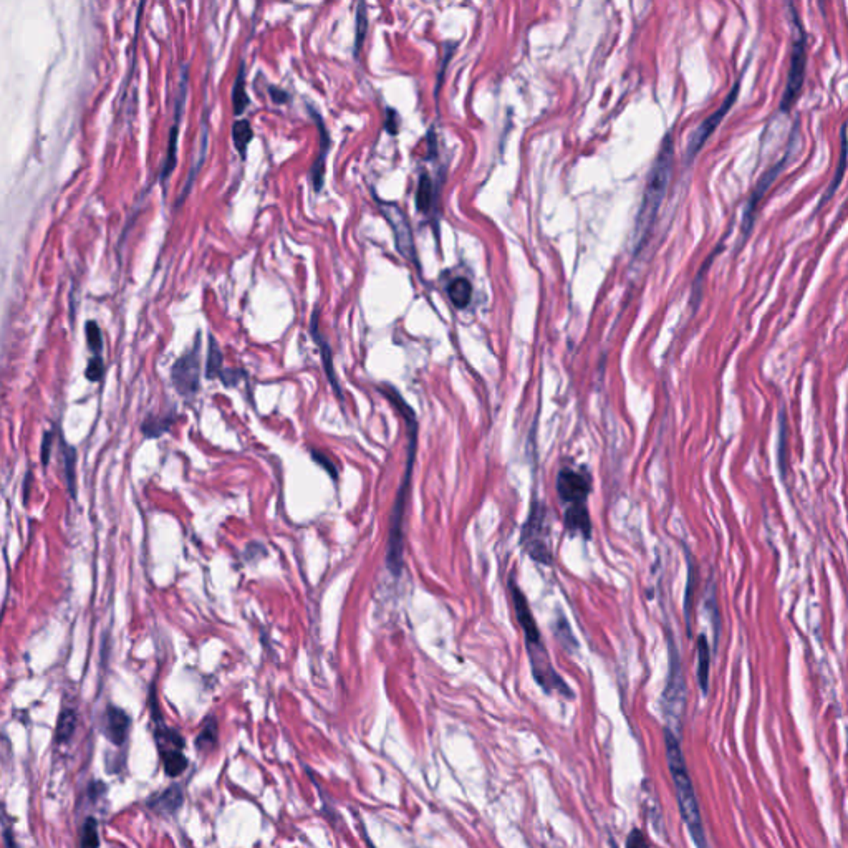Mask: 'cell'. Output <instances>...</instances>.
<instances>
[{
  "mask_svg": "<svg viewBox=\"0 0 848 848\" xmlns=\"http://www.w3.org/2000/svg\"><path fill=\"white\" fill-rule=\"evenodd\" d=\"M787 160H789V153H785V156L782 158L780 161H777L776 165L771 167V169H767L766 174H764L762 178L759 179V183L756 184V189H754V193L751 194V198H749V201H747V204H745V209H744V216H743V237L744 239L749 236V232L752 231L759 204H761L762 198L766 195V193L772 186V183L777 179V176L780 174V171L784 169V166L787 165Z\"/></svg>",
  "mask_w": 848,
  "mask_h": 848,
  "instance_id": "cell-12",
  "label": "cell"
},
{
  "mask_svg": "<svg viewBox=\"0 0 848 848\" xmlns=\"http://www.w3.org/2000/svg\"><path fill=\"white\" fill-rule=\"evenodd\" d=\"M80 848H100L98 822L93 817H88L85 822H83L80 832Z\"/></svg>",
  "mask_w": 848,
  "mask_h": 848,
  "instance_id": "cell-31",
  "label": "cell"
},
{
  "mask_svg": "<svg viewBox=\"0 0 848 848\" xmlns=\"http://www.w3.org/2000/svg\"><path fill=\"white\" fill-rule=\"evenodd\" d=\"M694 584H696V568H694V562H691L688 565V585H686V595H684V619H686V631L689 636L693 635L691 610H693Z\"/></svg>",
  "mask_w": 848,
  "mask_h": 848,
  "instance_id": "cell-27",
  "label": "cell"
},
{
  "mask_svg": "<svg viewBox=\"0 0 848 848\" xmlns=\"http://www.w3.org/2000/svg\"><path fill=\"white\" fill-rule=\"evenodd\" d=\"M86 337H88V345H90L91 350L100 352L101 350V333H100V328H98V325L95 323V321H88Z\"/></svg>",
  "mask_w": 848,
  "mask_h": 848,
  "instance_id": "cell-38",
  "label": "cell"
},
{
  "mask_svg": "<svg viewBox=\"0 0 848 848\" xmlns=\"http://www.w3.org/2000/svg\"><path fill=\"white\" fill-rule=\"evenodd\" d=\"M627 848H650L646 837L640 830H631L627 838Z\"/></svg>",
  "mask_w": 848,
  "mask_h": 848,
  "instance_id": "cell-42",
  "label": "cell"
},
{
  "mask_svg": "<svg viewBox=\"0 0 848 848\" xmlns=\"http://www.w3.org/2000/svg\"><path fill=\"white\" fill-rule=\"evenodd\" d=\"M105 721H106V724H105L106 738H108L115 745L123 744L124 739H127V735H128L129 726H131V719H129V716L123 709H120V707L110 706L108 711H106Z\"/></svg>",
  "mask_w": 848,
  "mask_h": 848,
  "instance_id": "cell-17",
  "label": "cell"
},
{
  "mask_svg": "<svg viewBox=\"0 0 848 848\" xmlns=\"http://www.w3.org/2000/svg\"><path fill=\"white\" fill-rule=\"evenodd\" d=\"M310 454H311V459L315 461V464L320 465L321 469L327 470V473L330 474V477H332L333 481H337V479H338V468H337V464H335L333 461H332V458H330L328 454H325L323 451H319V449H311Z\"/></svg>",
  "mask_w": 848,
  "mask_h": 848,
  "instance_id": "cell-36",
  "label": "cell"
},
{
  "mask_svg": "<svg viewBox=\"0 0 848 848\" xmlns=\"http://www.w3.org/2000/svg\"><path fill=\"white\" fill-rule=\"evenodd\" d=\"M186 91H188V68L183 70V77H181V90H179V96H178V103H176L174 124H172V127H171L169 143H167V155H166L165 166H162V171H161V179L162 181H166L167 178H169V174L172 172V169H174V167H176V153H178L179 123H181V115H183V108H184Z\"/></svg>",
  "mask_w": 848,
  "mask_h": 848,
  "instance_id": "cell-15",
  "label": "cell"
},
{
  "mask_svg": "<svg viewBox=\"0 0 848 848\" xmlns=\"http://www.w3.org/2000/svg\"><path fill=\"white\" fill-rule=\"evenodd\" d=\"M668 650H669V673L666 688L663 691V709L668 721L679 724L681 719L684 706H686V684H684V676L681 669V660H679V651L676 643L673 641L671 635H668Z\"/></svg>",
  "mask_w": 848,
  "mask_h": 848,
  "instance_id": "cell-6",
  "label": "cell"
},
{
  "mask_svg": "<svg viewBox=\"0 0 848 848\" xmlns=\"http://www.w3.org/2000/svg\"><path fill=\"white\" fill-rule=\"evenodd\" d=\"M355 25H356V29H355V46H353V53H355V57H360L363 41H365L366 32H368V13H366V6L363 2L358 4V7H356Z\"/></svg>",
  "mask_w": 848,
  "mask_h": 848,
  "instance_id": "cell-29",
  "label": "cell"
},
{
  "mask_svg": "<svg viewBox=\"0 0 848 848\" xmlns=\"http://www.w3.org/2000/svg\"><path fill=\"white\" fill-rule=\"evenodd\" d=\"M739 88H740V82H735L733 90L729 91V95L726 96V100L722 101V105L717 108L714 113L707 116V118L702 121V123L694 129L691 138H689L688 141V160H693L694 156L700 153V149L705 146V143L709 139V136L712 133H714V129L719 127L722 118H724L726 113L731 110V106L734 105L735 98L739 95Z\"/></svg>",
  "mask_w": 848,
  "mask_h": 848,
  "instance_id": "cell-11",
  "label": "cell"
},
{
  "mask_svg": "<svg viewBox=\"0 0 848 848\" xmlns=\"http://www.w3.org/2000/svg\"><path fill=\"white\" fill-rule=\"evenodd\" d=\"M553 635L558 641H560V645L565 648L567 651H573L579 648V643H577V638L573 636L572 628L568 625L567 618L560 615V617L557 618V623L553 625Z\"/></svg>",
  "mask_w": 848,
  "mask_h": 848,
  "instance_id": "cell-28",
  "label": "cell"
},
{
  "mask_svg": "<svg viewBox=\"0 0 848 848\" xmlns=\"http://www.w3.org/2000/svg\"><path fill=\"white\" fill-rule=\"evenodd\" d=\"M664 745H666V761H668L669 776L673 779L674 790H676V799L679 805V812L686 823L689 835L693 842L696 843L698 848H706V835L705 825H702V817L700 804H698L696 792H694L691 777H689L686 761H684L681 745L676 734L669 728L664 729Z\"/></svg>",
  "mask_w": 848,
  "mask_h": 848,
  "instance_id": "cell-3",
  "label": "cell"
},
{
  "mask_svg": "<svg viewBox=\"0 0 848 848\" xmlns=\"http://www.w3.org/2000/svg\"><path fill=\"white\" fill-rule=\"evenodd\" d=\"M376 204H378L381 216L388 221L390 227L393 229L394 244L398 247L399 254L406 260H409V262L416 267L419 276H421V262H419L411 224L408 221V216L403 212V209L394 203H386L383 199L376 198Z\"/></svg>",
  "mask_w": 848,
  "mask_h": 848,
  "instance_id": "cell-8",
  "label": "cell"
},
{
  "mask_svg": "<svg viewBox=\"0 0 848 848\" xmlns=\"http://www.w3.org/2000/svg\"><path fill=\"white\" fill-rule=\"evenodd\" d=\"M557 494L567 506H586L591 492V477L586 470L563 468L557 474Z\"/></svg>",
  "mask_w": 848,
  "mask_h": 848,
  "instance_id": "cell-10",
  "label": "cell"
},
{
  "mask_svg": "<svg viewBox=\"0 0 848 848\" xmlns=\"http://www.w3.org/2000/svg\"><path fill=\"white\" fill-rule=\"evenodd\" d=\"M50 444H52V442L49 441V435H46V436L44 437V451H41V458H44V463H45V464H46V461H49V449H50Z\"/></svg>",
  "mask_w": 848,
  "mask_h": 848,
  "instance_id": "cell-46",
  "label": "cell"
},
{
  "mask_svg": "<svg viewBox=\"0 0 848 848\" xmlns=\"http://www.w3.org/2000/svg\"><path fill=\"white\" fill-rule=\"evenodd\" d=\"M269 91H270V98H272L274 103L282 105V103H287V101H288V93L285 90H282V88L270 86Z\"/></svg>",
  "mask_w": 848,
  "mask_h": 848,
  "instance_id": "cell-44",
  "label": "cell"
},
{
  "mask_svg": "<svg viewBox=\"0 0 848 848\" xmlns=\"http://www.w3.org/2000/svg\"><path fill=\"white\" fill-rule=\"evenodd\" d=\"M385 128H386V131H388L390 134H393V136H396V134H398V131H399V116H398V113H396L394 110H390V108L386 110Z\"/></svg>",
  "mask_w": 848,
  "mask_h": 848,
  "instance_id": "cell-41",
  "label": "cell"
},
{
  "mask_svg": "<svg viewBox=\"0 0 848 848\" xmlns=\"http://www.w3.org/2000/svg\"><path fill=\"white\" fill-rule=\"evenodd\" d=\"M520 545L532 560L548 567L553 563V553L548 545L547 506L537 497L530 504L529 515L522 527Z\"/></svg>",
  "mask_w": 848,
  "mask_h": 848,
  "instance_id": "cell-5",
  "label": "cell"
},
{
  "mask_svg": "<svg viewBox=\"0 0 848 848\" xmlns=\"http://www.w3.org/2000/svg\"><path fill=\"white\" fill-rule=\"evenodd\" d=\"M698 683L702 693H707L709 688V668H711V648L706 635L698 636Z\"/></svg>",
  "mask_w": 848,
  "mask_h": 848,
  "instance_id": "cell-19",
  "label": "cell"
},
{
  "mask_svg": "<svg viewBox=\"0 0 848 848\" xmlns=\"http://www.w3.org/2000/svg\"><path fill=\"white\" fill-rule=\"evenodd\" d=\"M673 153H674L673 134L668 133V136L664 138L663 144H661V149H660L658 156H656L653 166H651L650 174H648L646 188H645V193H643V201H641L640 211H638V216H636V222H635L636 250H640V247L645 244L646 237H648V234H650L651 227H653L655 219H656V216H658L660 206H661V203H663L666 189H668V184H669L671 171H673Z\"/></svg>",
  "mask_w": 848,
  "mask_h": 848,
  "instance_id": "cell-4",
  "label": "cell"
},
{
  "mask_svg": "<svg viewBox=\"0 0 848 848\" xmlns=\"http://www.w3.org/2000/svg\"><path fill=\"white\" fill-rule=\"evenodd\" d=\"M217 740V724L216 719L214 717H209L206 726H204L201 734L198 735V739H195V745H198V749H206L209 745H212Z\"/></svg>",
  "mask_w": 848,
  "mask_h": 848,
  "instance_id": "cell-35",
  "label": "cell"
},
{
  "mask_svg": "<svg viewBox=\"0 0 848 848\" xmlns=\"http://www.w3.org/2000/svg\"><path fill=\"white\" fill-rule=\"evenodd\" d=\"M845 153H847V143H845V124H843L840 129V160H838V169H837V176L833 178V181L828 186L825 195H823V201H820V206H822L823 203H827L828 199H830V195L835 193L838 184H840V181L843 178V171H845Z\"/></svg>",
  "mask_w": 848,
  "mask_h": 848,
  "instance_id": "cell-32",
  "label": "cell"
},
{
  "mask_svg": "<svg viewBox=\"0 0 848 848\" xmlns=\"http://www.w3.org/2000/svg\"><path fill=\"white\" fill-rule=\"evenodd\" d=\"M77 724H78L77 712H75L73 709L62 711V714H60L58 722H57V731H55V740H57L58 744H67L68 740L72 739V735L75 734Z\"/></svg>",
  "mask_w": 848,
  "mask_h": 848,
  "instance_id": "cell-26",
  "label": "cell"
},
{
  "mask_svg": "<svg viewBox=\"0 0 848 848\" xmlns=\"http://www.w3.org/2000/svg\"><path fill=\"white\" fill-rule=\"evenodd\" d=\"M155 738L158 743V749H160L161 756H165V754L169 752H176V751H183L184 749V739L181 738V734L178 731L166 728V726H158L155 731Z\"/></svg>",
  "mask_w": 848,
  "mask_h": 848,
  "instance_id": "cell-21",
  "label": "cell"
},
{
  "mask_svg": "<svg viewBox=\"0 0 848 848\" xmlns=\"http://www.w3.org/2000/svg\"><path fill=\"white\" fill-rule=\"evenodd\" d=\"M224 371V355L219 347L217 340L214 335H209V347H207V363H206V376L209 380L219 378Z\"/></svg>",
  "mask_w": 848,
  "mask_h": 848,
  "instance_id": "cell-25",
  "label": "cell"
},
{
  "mask_svg": "<svg viewBox=\"0 0 848 848\" xmlns=\"http://www.w3.org/2000/svg\"><path fill=\"white\" fill-rule=\"evenodd\" d=\"M103 373H105V365H103V361H101V358H98V356H96L95 360H91V361H90V365H88V368H86V376H88V380H91V381H98V380H101V376H103Z\"/></svg>",
  "mask_w": 848,
  "mask_h": 848,
  "instance_id": "cell-40",
  "label": "cell"
},
{
  "mask_svg": "<svg viewBox=\"0 0 848 848\" xmlns=\"http://www.w3.org/2000/svg\"><path fill=\"white\" fill-rule=\"evenodd\" d=\"M309 111H310V115H314L316 127H319V136H320V151H319V156H316V160L314 161V165H311V167H310V179H311V186H314L315 193H320V191L323 189V184H325V167H327V155H328L330 146H332V138H330L327 124H325V120L321 118V115L319 113V111H316L311 105H309Z\"/></svg>",
  "mask_w": 848,
  "mask_h": 848,
  "instance_id": "cell-14",
  "label": "cell"
},
{
  "mask_svg": "<svg viewBox=\"0 0 848 848\" xmlns=\"http://www.w3.org/2000/svg\"><path fill=\"white\" fill-rule=\"evenodd\" d=\"M456 46H458V44H454V41H447V44H446V49H447V50H446V60H444V62H442V65H441V72H439V75H437V83H436V96H437V93H439V88H441V83H442V73H444L446 65H447V62H449V58L453 57V50L456 49Z\"/></svg>",
  "mask_w": 848,
  "mask_h": 848,
  "instance_id": "cell-43",
  "label": "cell"
},
{
  "mask_svg": "<svg viewBox=\"0 0 848 848\" xmlns=\"http://www.w3.org/2000/svg\"><path fill=\"white\" fill-rule=\"evenodd\" d=\"M378 391L388 399L390 404L401 414L404 426H406V465H404V474L399 484L396 497L391 507L390 515V534H388V547H386V567L393 573V577L398 579L401 575L404 567V517H406V506L409 501V492H411V477L414 464H416L418 456V441H419V421L414 409L409 406L406 399L399 394V391L391 385H380Z\"/></svg>",
  "mask_w": 848,
  "mask_h": 848,
  "instance_id": "cell-1",
  "label": "cell"
},
{
  "mask_svg": "<svg viewBox=\"0 0 848 848\" xmlns=\"http://www.w3.org/2000/svg\"><path fill=\"white\" fill-rule=\"evenodd\" d=\"M432 201H435V188L431 176L428 172H421L416 188V209L423 214H430Z\"/></svg>",
  "mask_w": 848,
  "mask_h": 848,
  "instance_id": "cell-24",
  "label": "cell"
},
{
  "mask_svg": "<svg viewBox=\"0 0 848 848\" xmlns=\"http://www.w3.org/2000/svg\"><path fill=\"white\" fill-rule=\"evenodd\" d=\"M563 525H565L567 532L582 535L586 540H590L593 534V525H591L590 512L586 506H568L563 514Z\"/></svg>",
  "mask_w": 848,
  "mask_h": 848,
  "instance_id": "cell-16",
  "label": "cell"
},
{
  "mask_svg": "<svg viewBox=\"0 0 848 848\" xmlns=\"http://www.w3.org/2000/svg\"><path fill=\"white\" fill-rule=\"evenodd\" d=\"M201 335H195L194 347L176 360L171 370V380L179 394L191 398L198 393L201 378Z\"/></svg>",
  "mask_w": 848,
  "mask_h": 848,
  "instance_id": "cell-9",
  "label": "cell"
},
{
  "mask_svg": "<svg viewBox=\"0 0 848 848\" xmlns=\"http://www.w3.org/2000/svg\"><path fill=\"white\" fill-rule=\"evenodd\" d=\"M509 591L512 596V603H514L515 618L522 628L525 638V648H527L530 669H532V676L540 688L547 694L558 693L565 698H573L572 689L567 686L560 674L553 668L551 655H548L547 646L542 635H540L539 625L535 622L532 610L527 602V596L520 590L519 584L514 579L509 580Z\"/></svg>",
  "mask_w": 848,
  "mask_h": 848,
  "instance_id": "cell-2",
  "label": "cell"
},
{
  "mask_svg": "<svg viewBox=\"0 0 848 848\" xmlns=\"http://www.w3.org/2000/svg\"><path fill=\"white\" fill-rule=\"evenodd\" d=\"M310 335H311V338H314V342L316 343V347H319V350H320V358H321V363H323V370H325V375H327L328 383L332 385L335 394H337V398L340 399V403H342V406H343L345 396H343L342 386H340L337 371H335V366H333L332 348H330L328 340L325 338V335L321 333L320 328H319V309H316L314 311V314H311Z\"/></svg>",
  "mask_w": 848,
  "mask_h": 848,
  "instance_id": "cell-13",
  "label": "cell"
},
{
  "mask_svg": "<svg viewBox=\"0 0 848 848\" xmlns=\"http://www.w3.org/2000/svg\"><path fill=\"white\" fill-rule=\"evenodd\" d=\"M792 20H794V49L790 55V68L787 75V85L784 90V96L780 101V110L789 111L794 105V101L799 96L800 88L804 85L805 77V65H807V40H805V32L802 29V23L799 20L797 12H792Z\"/></svg>",
  "mask_w": 848,
  "mask_h": 848,
  "instance_id": "cell-7",
  "label": "cell"
},
{
  "mask_svg": "<svg viewBox=\"0 0 848 848\" xmlns=\"http://www.w3.org/2000/svg\"><path fill=\"white\" fill-rule=\"evenodd\" d=\"M249 103H250V100H249V95H247V88H245V65H244V62H242L239 70H237L234 86H232V106H234V113L237 116L242 115L247 110Z\"/></svg>",
  "mask_w": 848,
  "mask_h": 848,
  "instance_id": "cell-23",
  "label": "cell"
},
{
  "mask_svg": "<svg viewBox=\"0 0 848 848\" xmlns=\"http://www.w3.org/2000/svg\"><path fill=\"white\" fill-rule=\"evenodd\" d=\"M244 378H245V373L242 370H227V368H224L221 376H219V380H221L222 385L227 386V388H231V386H237L239 385V381Z\"/></svg>",
  "mask_w": 848,
  "mask_h": 848,
  "instance_id": "cell-37",
  "label": "cell"
},
{
  "mask_svg": "<svg viewBox=\"0 0 848 848\" xmlns=\"http://www.w3.org/2000/svg\"><path fill=\"white\" fill-rule=\"evenodd\" d=\"M706 608L709 610L711 613V622H712V628H714V636H716V643L719 640V633H721V617H719V608H717V600H716V591H714V585H709V589H707V595H706Z\"/></svg>",
  "mask_w": 848,
  "mask_h": 848,
  "instance_id": "cell-34",
  "label": "cell"
},
{
  "mask_svg": "<svg viewBox=\"0 0 848 848\" xmlns=\"http://www.w3.org/2000/svg\"><path fill=\"white\" fill-rule=\"evenodd\" d=\"M780 453H779V459H780V465H782V474L785 476V461H787V453H785V447H787V419L785 416L780 418Z\"/></svg>",
  "mask_w": 848,
  "mask_h": 848,
  "instance_id": "cell-39",
  "label": "cell"
},
{
  "mask_svg": "<svg viewBox=\"0 0 848 848\" xmlns=\"http://www.w3.org/2000/svg\"><path fill=\"white\" fill-rule=\"evenodd\" d=\"M252 139L254 129L249 120H237L236 123L232 124V141H234V146L242 160H245L247 146H249Z\"/></svg>",
  "mask_w": 848,
  "mask_h": 848,
  "instance_id": "cell-22",
  "label": "cell"
},
{
  "mask_svg": "<svg viewBox=\"0 0 848 848\" xmlns=\"http://www.w3.org/2000/svg\"><path fill=\"white\" fill-rule=\"evenodd\" d=\"M172 421H174V418H172V416H166V418H148L146 421L143 423L144 436H146V437H160L161 435H165L166 431H169Z\"/></svg>",
  "mask_w": 848,
  "mask_h": 848,
  "instance_id": "cell-33",
  "label": "cell"
},
{
  "mask_svg": "<svg viewBox=\"0 0 848 848\" xmlns=\"http://www.w3.org/2000/svg\"><path fill=\"white\" fill-rule=\"evenodd\" d=\"M447 297H449V300L453 302V305L456 309L463 310L470 304V298H473V285H470V282L468 278L464 277H456L447 283Z\"/></svg>",
  "mask_w": 848,
  "mask_h": 848,
  "instance_id": "cell-20",
  "label": "cell"
},
{
  "mask_svg": "<svg viewBox=\"0 0 848 848\" xmlns=\"http://www.w3.org/2000/svg\"><path fill=\"white\" fill-rule=\"evenodd\" d=\"M161 759L166 774L169 777L181 776L186 771V767H188V759H186L183 751L165 754V756H161Z\"/></svg>",
  "mask_w": 848,
  "mask_h": 848,
  "instance_id": "cell-30",
  "label": "cell"
},
{
  "mask_svg": "<svg viewBox=\"0 0 848 848\" xmlns=\"http://www.w3.org/2000/svg\"><path fill=\"white\" fill-rule=\"evenodd\" d=\"M4 843H6V848H18V845L15 843V838L11 832H4Z\"/></svg>",
  "mask_w": 848,
  "mask_h": 848,
  "instance_id": "cell-45",
  "label": "cell"
},
{
  "mask_svg": "<svg viewBox=\"0 0 848 848\" xmlns=\"http://www.w3.org/2000/svg\"><path fill=\"white\" fill-rule=\"evenodd\" d=\"M183 802H184V795H183V790H181V787L171 785V787H167L165 792H161V794L153 797V799L148 802V805H149V809L155 810V812H158V814L172 815V814L178 812L181 805H183Z\"/></svg>",
  "mask_w": 848,
  "mask_h": 848,
  "instance_id": "cell-18",
  "label": "cell"
}]
</instances>
